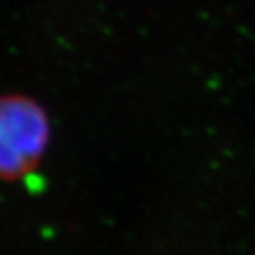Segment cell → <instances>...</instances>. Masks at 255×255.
<instances>
[{"mask_svg": "<svg viewBox=\"0 0 255 255\" xmlns=\"http://www.w3.org/2000/svg\"><path fill=\"white\" fill-rule=\"evenodd\" d=\"M49 141V122L34 100L8 96L0 108V169L8 180L37 166Z\"/></svg>", "mask_w": 255, "mask_h": 255, "instance_id": "1", "label": "cell"}]
</instances>
